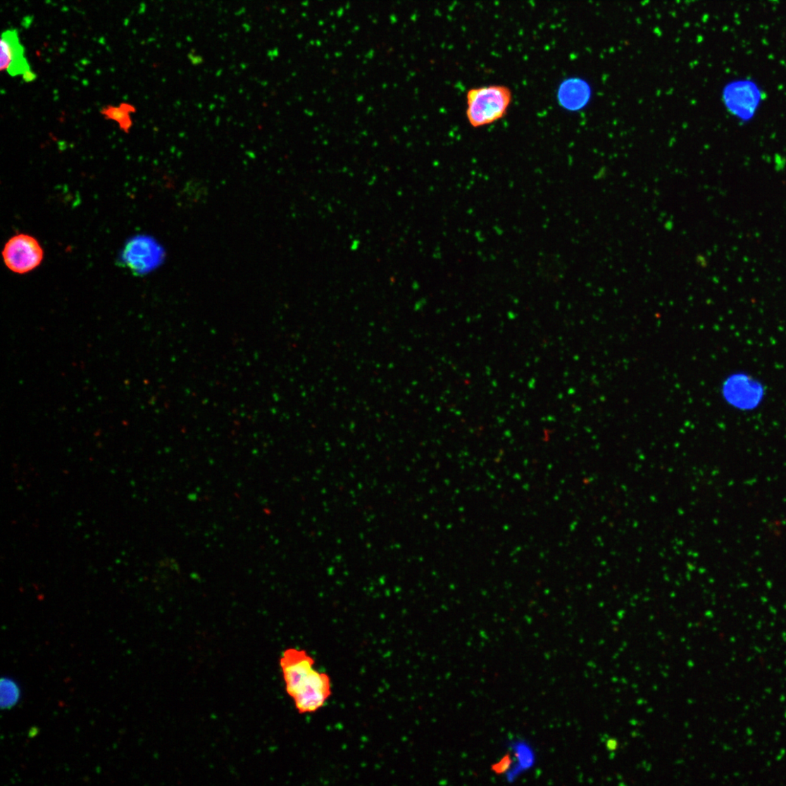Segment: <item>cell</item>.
<instances>
[{
  "instance_id": "obj_1",
  "label": "cell",
  "mask_w": 786,
  "mask_h": 786,
  "mask_svg": "<svg viewBox=\"0 0 786 786\" xmlns=\"http://www.w3.org/2000/svg\"><path fill=\"white\" fill-rule=\"evenodd\" d=\"M316 661L304 649L289 648L280 659L287 694L300 714L321 709L332 694L330 676L315 668Z\"/></svg>"
},
{
  "instance_id": "obj_2",
  "label": "cell",
  "mask_w": 786,
  "mask_h": 786,
  "mask_svg": "<svg viewBox=\"0 0 786 786\" xmlns=\"http://www.w3.org/2000/svg\"><path fill=\"white\" fill-rule=\"evenodd\" d=\"M512 99L511 90L505 85L473 87L467 93L466 117L469 124L477 128L504 118L507 115Z\"/></svg>"
},
{
  "instance_id": "obj_3",
  "label": "cell",
  "mask_w": 786,
  "mask_h": 786,
  "mask_svg": "<svg viewBox=\"0 0 786 786\" xmlns=\"http://www.w3.org/2000/svg\"><path fill=\"white\" fill-rule=\"evenodd\" d=\"M720 396L732 408L741 412L759 409L766 401V385L746 371L737 370L728 375L720 385Z\"/></svg>"
},
{
  "instance_id": "obj_4",
  "label": "cell",
  "mask_w": 786,
  "mask_h": 786,
  "mask_svg": "<svg viewBox=\"0 0 786 786\" xmlns=\"http://www.w3.org/2000/svg\"><path fill=\"white\" fill-rule=\"evenodd\" d=\"M3 258L11 271L23 275L40 266L44 251L36 238L19 234L12 237L6 243L3 250Z\"/></svg>"
},
{
  "instance_id": "obj_5",
  "label": "cell",
  "mask_w": 786,
  "mask_h": 786,
  "mask_svg": "<svg viewBox=\"0 0 786 786\" xmlns=\"http://www.w3.org/2000/svg\"><path fill=\"white\" fill-rule=\"evenodd\" d=\"M0 70L12 77L21 75L25 82H32L36 75L32 71L25 57V48L21 45L18 34L15 30H8L1 37V58Z\"/></svg>"
},
{
  "instance_id": "obj_6",
  "label": "cell",
  "mask_w": 786,
  "mask_h": 786,
  "mask_svg": "<svg viewBox=\"0 0 786 786\" xmlns=\"http://www.w3.org/2000/svg\"><path fill=\"white\" fill-rule=\"evenodd\" d=\"M591 94V87L586 81L572 77L561 84L557 97L559 104L567 111H578L587 104Z\"/></svg>"
},
{
  "instance_id": "obj_7",
  "label": "cell",
  "mask_w": 786,
  "mask_h": 786,
  "mask_svg": "<svg viewBox=\"0 0 786 786\" xmlns=\"http://www.w3.org/2000/svg\"><path fill=\"white\" fill-rule=\"evenodd\" d=\"M124 254L127 264L135 270H145L151 266V245L146 239H134L127 244Z\"/></svg>"
},
{
  "instance_id": "obj_8",
  "label": "cell",
  "mask_w": 786,
  "mask_h": 786,
  "mask_svg": "<svg viewBox=\"0 0 786 786\" xmlns=\"http://www.w3.org/2000/svg\"><path fill=\"white\" fill-rule=\"evenodd\" d=\"M135 107L129 104H121L119 106H104L101 111V114L104 116L106 120H111L118 123L120 129L124 131L125 134H129L131 127L133 125L132 120L130 118V114L135 113Z\"/></svg>"
},
{
  "instance_id": "obj_9",
  "label": "cell",
  "mask_w": 786,
  "mask_h": 786,
  "mask_svg": "<svg viewBox=\"0 0 786 786\" xmlns=\"http://www.w3.org/2000/svg\"><path fill=\"white\" fill-rule=\"evenodd\" d=\"M20 692L17 684L9 678L1 680V707L10 709L19 701Z\"/></svg>"
},
{
  "instance_id": "obj_10",
  "label": "cell",
  "mask_w": 786,
  "mask_h": 786,
  "mask_svg": "<svg viewBox=\"0 0 786 786\" xmlns=\"http://www.w3.org/2000/svg\"><path fill=\"white\" fill-rule=\"evenodd\" d=\"M618 748V742L616 739H609L606 742V749L611 751H614Z\"/></svg>"
}]
</instances>
